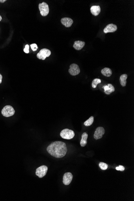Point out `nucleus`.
<instances>
[{
  "label": "nucleus",
  "mask_w": 134,
  "mask_h": 201,
  "mask_svg": "<svg viewBox=\"0 0 134 201\" xmlns=\"http://www.w3.org/2000/svg\"><path fill=\"white\" fill-rule=\"evenodd\" d=\"M60 134V136L63 139L69 140L74 138L75 136V133L72 130L66 128L62 130Z\"/></svg>",
  "instance_id": "nucleus-2"
},
{
  "label": "nucleus",
  "mask_w": 134,
  "mask_h": 201,
  "mask_svg": "<svg viewBox=\"0 0 134 201\" xmlns=\"http://www.w3.org/2000/svg\"><path fill=\"white\" fill-rule=\"evenodd\" d=\"M127 74H124L123 75H121L120 77V82L121 84L122 87H124L126 85V79L127 78Z\"/></svg>",
  "instance_id": "nucleus-16"
},
{
  "label": "nucleus",
  "mask_w": 134,
  "mask_h": 201,
  "mask_svg": "<svg viewBox=\"0 0 134 201\" xmlns=\"http://www.w3.org/2000/svg\"><path fill=\"white\" fill-rule=\"evenodd\" d=\"M48 167L45 166H42L37 168L36 170V174L39 178H42L46 175Z\"/></svg>",
  "instance_id": "nucleus-6"
},
{
  "label": "nucleus",
  "mask_w": 134,
  "mask_h": 201,
  "mask_svg": "<svg viewBox=\"0 0 134 201\" xmlns=\"http://www.w3.org/2000/svg\"><path fill=\"white\" fill-rule=\"evenodd\" d=\"M105 133V130L102 127H98L94 132V137L96 140H98L102 138L103 135Z\"/></svg>",
  "instance_id": "nucleus-8"
},
{
  "label": "nucleus",
  "mask_w": 134,
  "mask_h": 201,
  "mask_svg": "<svg viewBox=\"0 0 134 201\" xmlns=\"http://www.w3.org/2000/svg\"><path fill=\"white\" fill-rule=\"evenodd\" d=\"M73 175L70 172L65 173L63 176V182L65 185H69L72 181Z\"/></svg>",
  "instance_id": "nucleus-9"
},
{
  "label": "nucleus",
  "mask_w": 134,
  "mask_h": 201,
  "mask_svg": "<svg viewBox=\"0 0 134 201\" xmlns=\"http://www.w3.org/2000/svg\"><path fill=\"white\" fill-rule=\"evenodd\" d=\"M2 78H3V76L1 74H0V84L2 83Z\"/></svg>",
  "instance_id": "nucleus-25"
},
{
  "label": "nucleus",
  "mask_w": 134,
  "mask_h": 201,
  "mask_svg": "<svg viewBox=\"0 0 134 201\" xmlns=\"http://www.w3.org/2000/svg\"><path fill=\"white\" fill-rule=\"evenodd\" d=\"M99 166L100 169L102 170H106V169H107L108 167V165L107 164L103 163V162L100 163L99 164Z\"/></svg>",
  "instance_id": "nucleus-20"
},
{
  "label": "nucleus",
  "mask_w": 134,
  "mask_h": 201,
  "mask_svg": "<svg viewBox=\"0 0 134 201\" xmlns=\"http://www.w3.org/2000/svg\"><path fill=\"white\" fill-rule=\"evenodd\" d=\"M91 13L94 16H96L99 14L101 11L100 6H93L90 8Z\"/></svg>",
  "instance_id": "nucleus-13"
},
{
  "label": "nucleus",
  "mask_w": 134,
  "mask_h": 201,
  "mask_svg": "<svg viewBox=\"0 0 134 201\" xmlns=\"http://www.w3.org/2000/svg\"><path fill=\"white\" fill-rule=\"evenodd\" d=\"M107 85L108 86V88H109V89L107 91H104V92L106 94L109 95L110 94L112 93V92H115V88L114 86L112 85L111 84H108Z\"/></svg>",
  "instance_id": "nucleus-17"
},
{
  "label": "nucleus",
  "mask_w": 134,
  "mask_h": 201,
  "mask_svg": "<svg viewBox=\"0 0 134 201\" xmlns=\"http://www.w3.org/2000/svg\"><path fill=\"white\" fill-rule=\"evenodd\" d=\"M15 110L12 106L6 105L3 108L1 111V113L3 116L6 117L12 116L14 114Z\"/></svg>",
  "instance_id": "nucleus-3"
},
{
  "label": "nucleus",
  "mask_w": 134,
  "mask_h": 201,
  "mask_svg": "<svg viewBox=\"0 0 134 201\" xmlns=\"http://www.w3.org/2000/svg\"><path fill=\"white\" fill-rule=\"evenodd\" d=\"M51 54V52L50 50L48 49L44 48L40 50V52L37 54V58L39 60H45L47 57H49Z\"/></svg>",
  "instance_id": "nucleus-4"
},
{
  "label": "nucleus",
  "mask_w": 134,
  "mask_h": 201,
  "mask_svg": "<svg viewBox=\"0 0 134 201\" xmlns=\"http://www.w3.org/2000/svg\"><path fill=\"white\" fill-rule=\"evenodd\" d=\"M2 17H1V15H0V21H1V20H2Z\"/></svg>",
  "instance_id": "nucleus-27"
},
{
  "label": "nucleus",
  "mask_w": 134,
  "mask_h": 201,
  "mask_svg": "<svg viewBox=\"0 0 134 201\" xmlns=\"http://www.w3.org/2000/svg\"><path fill=\"white\" fill-rule=\"evenodd\" d=\"M94 122V117L93 116L90 117L84 123V125L86 126H89L93 124Z\"/></svg>",
  "instance_id": "nucleus-18"
},
{
  "label": "nucleus",
  "mask_w": 134,
  "mask_h": 201,
  "mask_svg": "<svg viewBox=\"0 0 134 201\" xmlns=\"http://www.w3.org/2000/svg\"><path fill=\"white\" fill-rule=\"evenodd\" d=\"M85 43L84 41H75L73 47L77 50L82 49L84 46Z\"/></svg>",
  "instance_id": "nucleus-12"
},
{
  "label": "nucleus",
  "mask_w": 134,
  "mask_h": 201,
  "mask_svg": "<svg viewBox=\"0 0 134 201\" xmlns=\"http://www.w3.org/2000/svg\"><path fill=\"white\" fill-rule=\"evenodd\" d=\"M69 72L71 75L73 76H76L80 73V69L77 64L73 63L71 64L69 66Z\"/></svg>",
  "instance_id": "nucleus-7"
},
{
  "label": "nucleus",
  "mask_w": 134,
  "mask_h": 201,
  "mask_svg": "<svg viewBox=\"0 0 134 201\" xmlns=\"http://www.w3.org/2000/svg\"><path fill=\"white\" fill-rule=\"evenodd\" d=\"M61 22L66 27H69L72 25L73 20L72 19L68 17H64L61 20Z\"/></svg>",
  "instance_id": "nucleus-11"
},
{
  "label": "nucleus",
  "mask_w": 134,
  "mask_h": 201,
  "mask_svg": "<svg viewBox=\"0 0 134 201\" xmlns=\"http://www.w3.org/2000/svg\"><path fill=\"white\" fill-rule=\"evenodd\" d=\"M29 46L28 45H26L25 46V49H24V52L26 54L29 53Z\"/></svg>",
  "instance_id": "nucleus-23"
},
{
  "label": "nucleus",
  "mask_w": 134,
  "mask_h": 201,
  "mask_svg": "<svg viewBox=\"0 0 134 201\" xmlns=\"http://www.w3.org/2000/svg\"><path fill=\"white\" fill-rule=\"evenodd\" d=\"M88 137V134L87 133H84L82 135V139L80 141V145L82 147H84L86 145L87 143V139Z\"/></svg>",
  "instance_id": "nucleus-14"
},
{
  "label": "nucleus",
  "mask_w": 134,
  "mask_h": 201,
  "mask_svg": "<svg viewBox=\"0 0 134 201\" xmlns=\"http://www.w3.org/2000/svg\"><path fill=\"white\" fill-rule=\"evenodd\" d=\"M31 49L33 51H36L37 50V49H38V47H37V45L36 44H32L31 45Z\"/></svg>",
  "instance_id": "nucleus-21"
},
{
  "label": "nucleus",
  "mask_w": 134,
  "mask_h": 201,
  "mask_svg": "<svg viewBox=\"0 0 134 201\" xmlns=\"http://www.w3.org/2000/svg\"><path fill=\"white\" fill-rule=\"evenodd\" d=\"M6 1V0H3V1H2V0H0V2L1 3H5Z\"/></svg>",
  "instance_id": "nucleus-26"
},
{
  "label": "nucleus",
  "mask_w": 134,
  "mask_h": 201,
  "mask_svg": "<svg viewBox=\"0 0 134 201\" xmlns=\"http://www.w3.org/2000/svg\"><path fill=\"white\" fill-rule=\"evenodd\" d=\"M101 82V80L100 79H94L92 82V87L93 88H95L97 87L98 84H100Z\"/></svg>",
  "instance_id": "nucleus-19"
},
{
  "label": "nucleus",
  "mask_w": 134,
  "mask_h": 201,
  "mask_svg": "<svg viewBox=\"0 0 134 201\" xmlns=\"http://www.w3.org/2000/svg\"><path fill=\"white\" fill-rule=\"evenodd\" d=\"M116 169L117 171H123L125 169V168L124 167L122 166H119L118 167H116Z\"/></svg>",
  "instance_id": "nucleus-22"
},
{
  "label": "nucleus",
  "mask_w": 134,
  "mask_h": 201,
  "mask_svg": "<svg viewBox=\"0 0 134 201\" xmlns=\"http://www.w3.org/2000/svg\"><path fill=\"white\" fill-rule=\"evenodd\" d=\"M117 30V26L115 24H108L104 28V32L105 33H113L116 31Z\"/></svg>",
  "instance_id": "nucleus-10"
},
{
  "label": "nucleus",
  "mask_w": 134,
  "mask_h": 201,
  "mask_svg": "<svg viewBox=\"0 0 134 201\" xmlns=\"http://www.w3.org/2000/svg\"><path fill=\"white\" fill-rule=\"evenodd\" d=\"M102 75L106 77H110L112 74V71L109 68H105L102 69Z\"/></svg>",
  "instance_id": "nucleus-15"
},
{
  "label": "nucleus",
  "mask_w": 134,
  "mask_h": 201,
  "mask_svg": "<svg viewBox=\"0 0 134 201\" xmlns=\"http://www.w3.org/2000/svg\"><path fill=\"white\" fill-rule=\"evenodd\" d=\"M104 91H107V90H108L109 88H108V85H105V86L104 87Z\"/></svg>",
  "instance_id": "nucleus-24"
},
{
  "label": "nucleus",
  "mask_w": 134,
  "mask_h": 201,
  "mask_svg": "<svg viewBox=\"0 0 134 201\" xmlns=\"http://www.w3.org/2000/svg\"><path fill=\"white\" fill-rule=\"evenodd\" d=\"M47 150L53 157L60 158L66 155L68 150L65 142L57 141L50 144L47 147Z\"/></svg>",
  "instance_id": "nucleus-1"
},
{
  "label": "nucleus",
  "mask_w": 134,
  "mask_h": 201,
  "mask_svg": "<svg viewBox=\"0 0 134 201\" xmlns=\"http://www.w3.org/2000/svg\"><path fill=\"white\" fill-rule=\"evenodd\" d=\"M39 9L41 15L44 17L47 16L49 13V6L46 3L43 2L39 5Z\"/></svg>",
  "instance_id": "nucleus-5"
}]
</instances>
